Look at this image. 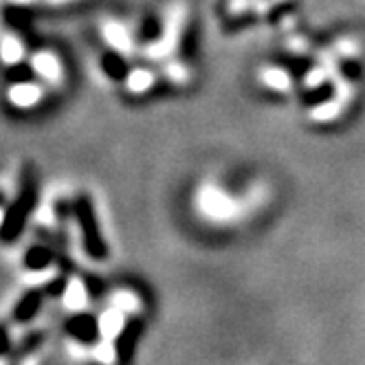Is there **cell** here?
I'll use <instances>...</instances> for the list:
<instances>
[{"instance_id": "cell-1", "label": "cell", "mask_w": 365, "mask_h": 365, "mask_svg": "<svg viewBox=\"0 0 365 365\" xmlns=\"http://www.w3.org/2000/svg\"><path fill=\"white\" fill-rule=\"evenodd\" d=\"M36 198H38V178L34 168H24L22 172V180H20V192L14 200V205L7 210V218H5V227H3V236L7 240H14V236H18L24 220L29 218V214L36 207Z\"/></svg>"}, {"instance_id": "cell-2", "label": "cell", "mask_w": 365, "mask_h": 365, "mask_svg": "<svg viewBox=\"0 0 365 365\" xmlns=\"http://www.w3.org/2000/svg\"><path fill=\"white\" fill-rule=\"evenodd\" d=\"M73 212L77 218V225L82 229V236H84V247L93 257H103L106 255V245L101 240V233H99V225L95 218V210H93V202L88 196H77L73 202Z\"/></svg>"}, {"instance_id": "cell-3", "label": "cell", "mask_w": 365, "mask_h": 365, "mask_svg": "<svg viewBox=\"0 0 365 365\" xmlns=\"http://www.w3.org/2000/svg\"><path fill=\"white\" fill-rule=\"evenodd\" d=\"M29 66L31 71L46 82H58L62 77V62L58 60L56 53H51L46 48H38L29 56Z\"/></svg>"}, {"instance_id": "cell-4", "label": "cell", "mask_w": 365, "mask_h": 365, "mask_svg": "<svg viewBox=\"0 0 365 365\" xmlns=\"http://www.w3.org/2000/svg\"><path fill=\"white\" fill-rule=\"evenodd\" d=\"M42 99V88L34 80H16L7 88V101L16 108H34Z\"/></svg>"}, {"instance_id": "cell-5", "label": "cell", "mask_w": 365, "mask_h": 365, "mask_svg": "<svg viewBox=\"0 0 365 365\" xmlns=\"http://www.w3.org/2000/svg\"><path fill=\"white\" fill-rule=\"evenodd\" d=\"M125 330V312H121L115 306H108L106 310L99 312L97 317V334L99 339H108V341H117Z\"/></svg>"}, {"instance_id": "cell-6", "label": "cell", "mask_w": 365, "mask_h": 365, "mask_svg": "<svg viewBox=\"0 0 365 365\" xmlns=\"http://www.w3.org/2000/svg\"><path fill=\"white\" fill-rule=\"evenodd\" d=\"M91 295H88V286L84 284V279L80 277H71L64 284L62 291V306L68 312H84L88 308Z\"/></svg>"}, {"instance_id": "cell-7", "label": "cell", "mask_w": 365, "mask_h": 365, "mask_svg": "<svg viewBox=\"0 0 365 365\" xmlns=\"http://www.w3.org/2000/svg\"><path fill=\"white\" fill-rule=\"evenodd\" d=\"M24 58H27V48H24V42L14 36V34H7L0 38V62L5 66H16V64H22Z\"/></svg>"}, {"instance_id": "cell-8", "label": "cell", "mask_w": 365, "mask_h": 365, "mask_svg": "<svg viewBox=\"0 0 365 365\" xmlns=\"http://www.w3.org/2000/svg\"><path fill=\"white\" fill-rule=\"evenodd\" d=\"M101 71L106 73L113 82H123L128 77V73H130L128 62L121 56V51H115V48L101 56Z\"/></svg>"}, {"instance_id": "cell-9", "label": "cell", "mask_w": 365, "mask_h": 365, "mask_svg": "<svg viewBox=\"0 0 365 365\" xmlns=\"http://www.w3.org/2000/svg\"><path fill=\"white\" fill-rule=\"evenodd\" d=\"M108 306H115L119 308L121 312H125V315H137V312H141V297L130 291V289H119L115 293H110L108 297Z\"/></svg>"}, {"instance_id": "cell-10", "label": "cell", "mask_w": 365, "mask_h": 365, "mask_svg": "<svg viewBox=\"0 0 365 365\" xmlns=\"http://www.w3.org/2000/svg\"><path fill=\"white\" fill-rule=\"evenodd\" d=\"M125 88L130 93H135V95H141L145 91H150V86L154 84V75L145 68H135V71H130L128 77L123 80Z\"/></svg>"}, {"instance_id": "cell-11", "label": "cell", "mask_w": 365, "mask_h": 365, "mask_svg": "<svg viewBox=\"0 0 365 365\" xmlns=\"http://www.w3.org/2000/svg\"><path fill=\"white\" fill-rule=\"evenodd\" d=\"M103 36H106L108 44L115 51H128L130 48V34L119 22H106V27H103Z\"/></svg>"}, {"instance_id": "cell-12", "label": "cell", "mask_w": 365, "mask_h": 365, "mask_svg": "<svg viewBox=\"0 0 365 365\" xmlns=\"http://www.w3.org/2000/svg\"><path fill=\"white\" fill-rule=\"evenodd\" d=\"M91 359L99 365H117V348L115 341L108 339H99V341L91 348Z\"/></svg>"}, {"instance_id": "cell-13", "label": "cell", "mask_w": 365, "mask_h": 365, "mask_svg": "<svg viewBox=\"0 0 365 365\" xmlns=\"http://www.w3.org/2000/svg\"><path fill=\"white\" fill-rule=\"evenodd\" d=\"M161 36V29H159V22H156V18H148L143 22V27H141V40L143 42H154L156 38Z\"/></svg>"}, {"instance_id": "cell-14", "label": "cell", "mask_w": 365, "mask_h": 365, "mask_svg": "<svg viewBox=\"0 0 365 365\" xmlns=\"http://www.w3.org/2000/svg\"><path fill=\"white\" fill-rule=\"evenodd\" d=\"M5 218H7V210L0 207V231H3V227H5Z\"/></svg>"}, {"instance_id": "cell-15", "label": "cell", "mask_w": 365, "mask_h": 365, "mask_svg": "<svg viewBox=\"0 0 365 365\" xmlns=\"http://www.w3.org/2000/svg\"><path fill=\"white\" fill-rule=\"evenodd\" d=\"M11 5H18V7H22V5H27V3H31V0H9Z\"/></svg>"}, {"instance_id": "cell-16", "label": "cell", "mask_w": 365, "mask_h": 365, "mask_svg": "<svg viewBox=\"0 0 365 365\" xmlns=\"http://www.w3.org/2000/svg\"><path fill=\"white\" fill-rule=\"evenodd\" d=\"M48 5H64V3H71V0H46Z\"/></svg>"}, {"instance_id": "cell-17", "label": "cell", "mask_w": 365, "mask_h": 365, "mask_svg": "<svg viewBox=\"0 0 365 365\" xmlns=\"http://www.w3.org/2000/svg\"><path fill=\"white\" fill-rule=\"evenodd\" d=\"M0 365H9V361L5 356H0Z\"/></svg>"}, {"instance_id": "cell-18", "label": "cell", "mask_w": 365, "mask_h": 365, "mask_svg": "<svg viewBox=\"0 0 365 365\" xmlns=\"http://www.w3.org/2000/svg\"><path fill=\"white\" fill-rule=\"evenodd\" d=\"M0 202H3V196H0Z\"/></svg>"}]
</instances>
